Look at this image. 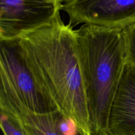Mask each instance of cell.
Listing matches in <instances>:
<instances>
[{
	"label": "cell",
	"mask_w": 135,
	"mask_h": 135,
	"mask_svg": "<svg viewBox=\"0 0 135 135\" xmlns=\"http://www.w3.org/2000/svg\"><path fill=\"white\" fill-rule=\"evenodd\" d=\"M28 63L58 110L92 135L75 29L58 15L19 39Z\"/></svg>",
	"instance_id": "cell-1"
},
{
	"label": "cell",
	"mask_w": 135,
	"mask_h": 135,
	"mask_svg": "<svg viewBox=\"0 0 135 135\" xmlns=\"http://www.w3.org/2000/svg\"><path fill=\"white\" fill-rule=\"evenodd\" d=\"M76 46L92 135H107L111 106L126 63L124 29L82 25Z\"/></svg>",
	"instance_id": "cell-2"
},
{
	"label": "cell",
	"mask_w": 135,
	"mask_h": 135,
	"mask_svg": "<svg viewBox=\"0 0 135 135\" xmlns=\"http://www.w3.org/2000/svg\"><path fill=\"white\" fill-rule=\"evenodd\" d=\"M0 78L1 88L31 112L44 114L58 110L32 71L19 39L0 40Z\"/></svg>",
	"instance_id": "cell-3"
},
{
	"label": "cell",
	"mask_w": 135,
	"mask_h": 135,
	"mask_svg": "<svg viewBox=\"0 0 135 135\" xmlns=\"http://www.w3.org/2000/svg\"><path fill=\"white\" fill-rule=\"evenodd\" d=\"M61 7L59 0H0V40H18L47 25Z\"/></svg>",
	"instance_id": "cell-4"
},
{
	"label": "cell",
	"mask_w": 135,
	"mask_h": 135,
	"mask_svg": "<svg viewBox=\"0 0 135 135\" xmlns=\"http://www.w3.org/2000/svg\"><path fill=\"white\" fill-rule=\"evenodd\" d=\"M69 24L125 29L135 24V0H61Z\"/></svg>",
	"instance_id": "cell-5"
},
{
	"label": "cell",
	"mask_w": 135,
	"mask_h": 135,
	"mask_svg": "<svg viewBox=\"0 0 135 135\" xmlns=\"http://www.w3.org/2000/svg\"><path fill=\"white\" fill-rule=\"evenodd\" d=\"M0 109L15 115L28 135H89L70 117L57 110L36 113L28 109L10 92L0 88Z\"/></svg>",
	"instance_id": "cell-6"
},
{
	"label": "cell",
	"mask_w": 135,
	"mask_h": 135,
	"mask_svg": "<svg viewBox=\"0 0 135 135\" xmlns=\"http://www.w3.org/2000/svg\"><path fill=\"white\" fill-rule=\"evenodd\" d=\"M107 135H135V67L127 61L111 106Z\"/></svg>",
	"instance_id": "cell-7"
},
{
	"label": "cell",
	"mask_w": 135,
	"mask_h": 135,
	"mask_svg": "<svg viewBox=\"0 0 135 135\" xmlns=\"http://www.w3.org/2000/svg\"><path fill=\"white\" fill-rule=\"evenodd\" d=\"M0 125L3 135H28L19 119L5 109H1Z\"/></svg>",
	"instance_id": "cell-8"
},
{
	"label": "cell",
	"mask_w": 135,
	"mask_h": 135,
	"mask_svg": "<svg viewBox=\"0 0 135 135\" xmlns=\"http://www.w3.org/2000/svg\"><path fill=\"white\" fill-rule=\"evenodd\" d=\"M126 61L135 67V24L124 29Z\"/></svg>",
	"instance_id": "cell-9"
},
{
	"label": "cell",
	"mask_w": 135,
	"mask_h": 135,
	"mask_svg": "<svg viewBox=\"0 0 135 135\" xmlns=\"http://www.w3.org/2000/svg\"><path fill=\"white\" fill-rule=\"evenodd\" d=\"M59 1H61V0H59Z\"/></svg>",
	"instance_id": "cell-10"
}]
</instances>
